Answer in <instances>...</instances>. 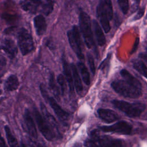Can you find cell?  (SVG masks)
<instances>
[{"mask_svg": "<svg viewBox=\"0 0 147 147\" xmlns=\"http://www.w3.org/2000/svg\"><path fill=\"white\" fill-rule=\"evenodd\" d=\"M57 82L60 85L61 88V91L62 95H64L67 88V81L64 76L62 74H60L57 78Z\"/></svg>", "mask_w": 147, "mask_h": 147, "instance_id": "26", "label": "cell"}, {"mask_svg": "<svg viewBox=\"0 0 147 147\" xmlns=\"http://www.w3.org/2000/svg\"><path fill=\"white\" fill-rule=\"evenodd\" d=\"M20 147H27V146H26V145L22 141V142H21V146H20Z\"/></svg>", "mask_w": 147, "mask_h": 147, "instance_id": "38", "label": "cell"}, {"mask_svg": "<svg viewBox=\"0 0 147 147\" xmlns=\"http://www.w3.org/2000/svg\"><path fill=\"white\" fill-rule=\"evenodd\" d=\"M45 2L48 3H51V4H53L54 3V0H45Z\"/></svg>", "mask_w": 147, "mask_h": 147, "instance_id": "36", "label": "cell"}, {"mask_svg": "<svg viewBox=\"0 0 147 147\" xmlns=\"http://www.w3.org/2000/svg\"><path fill=\"white\" fill-rule=\"evenodd\" d=\"M121 10L124 14H126L129 9L128 0H117Z\"/></svg>", "mask_w": 147, "mask_h": 147, "instance_id": "27", "label": "cell"}, {"mask_svg": "<svg viewBox=\"0 0 147 147\" xmlns=\"http://www.w3.org/2000/svg\"><path fill=\"white\" fill-rule=\"evenodd\" d=\"M0 147H8L2 136L0 134Z\"/></svg>", "mask_w": 147, "mask_h": 147, "instance_id": "34", "label": "cell"}, {"mask_svg": "<svg viewBox=\"0 0 147 147\" xmlns=\"http://www.w3.org/2000/svg\"><path fill=\"white\" fill-rule=\"evenodd\" d=\"M6 65V60L5 57L0 54V74H3V70Z\"/></svg>", "mask_w": 147, "mask_h": 147, "instance_id": "30", "label": "cell"}, {"mask_svg": "<svg viewBox=\"0 0 147 147\" xmlns=\"http://www.w3.org/2000/svg\"><path fill=\"white\" fill-rule=\"evenodd\" d=\"M2 75H3V74H0V82H1V78H2Z\"/></svg>", "mask_w": 147, "mask_h": 147, "instance_id": "40", "label": "cell"}, {"mask_svg": "<svg viewBox=\"0 0 147 147\" xmlns=\"http://www.w3.org/2000/svg\"><path fill=\"white\" fill-rule=\"evenodd\" d=\"M100 129L105 132H112L122 134H130L131 132L132 127L128 122L122 121L112 125L102 126Z\"/></svg>", "mask_w": 147, "mask_h": 147, "instance_id": "11", "label": "cell"}, {"mask_svg": "<svg viewBox=\"0 0 147 147\" xmlns=\"http://www.w3.org/2000/svg\"><path fill=\"white\" fill-rule=\"evenodd\" d=\"M135 1H136V2L137 4H138V3H140V0H135Z\"/></svg>", "mask_w": 147, "mask_h": 147, "instance_id": "39", "label": "cell"}, {"mask_svg": "<svg viewBox=\"0 0 147 147\" xmlns=\"http://www.w3.org/2000/svg\"><path fill=\"white\" fill-rule=\"evenodd\" d=\"M5 88L9 91L16 90L19 86V82L17 77L14 75L9 76L5 81Z\"/></svg>", "mask_w": 147, "mask_h": 147, "instance_id": "21", "label": "cell"}, {"mask_svg": "<svg viewBox=\"0 0 147 147\" xmlns=\"http://www.w3.org/2000/svg\"><path fill=\"white\" fill-rule=\"evenodd\" d=\"M28 144L30 147H45L42 144L34 140H32L31 138H29Z\"/></svg>", "mask_w": 147, "mask_h": 147, "instance_id": "31", "label": "cell"}, {"mask_svg": "<svg viewBox=\"0 0 147 147\" xmlns=\"http://www.w3.org/2000/svg\"><path fill=\"white\" fill-rule=\"evenodd\" d=\"M77 64L84 83L87 86L90 85V74L87 68L86 67L85 64L82 62H78Z\"/></svg>", "mask_w": 147, "mask_h": 147, "instance_id": "22", "label": "cell"}, {"mask_svg": "<svg viewBox=\"0 0 147 147\" xmlns=\"http://www.w3.org/2000/svg\"><path fill=\"white\" fill-rule=\"evenodd\" d=\"M139 57L142 59L143 60H144L147 63V54L145 53H141L139 55Z\"/></svg>", "mask_w": 147, "mask_h": 147, "instance_id": "35", "label": "cell"}, {"mask_svg": "<svg viewBox=\"0 0 147 147\" xmlns=\"http://www.w3.org/2000/svg\"><path fill=\"white\" fill-rule=\"evenodd\" d=\"M96 15L105 33L110 32V21L113 17V10L111 0H99L96 7Z\"/></svg>", "mask_w": 147, "mask_h": 147, "instance_id": "1", "label": "cell"}, {"mask_svg": "<svg viewBox=\"0 0 147 147\" xmlns=\"http://www.w3.org/2000/svg\"><path fill=\"white\" fill-rule=\"evenodd\" d=\"M40 91L42 96L45 99V100L48 102L49 105L51 106L52 109H53L59 119L62 122H65L68 120L69 117V114L67 111L64 110L59 105L56 100L53 97L50 96L48 95V93L43 84L40 85Z\"/></svg>", "mask_w": 147, "mask_h": 147, "instance_id": "9", "label": "cell"}, {"mask_svg": "<svg viewBox=\"0 0 147 147\" xmlns=\"http://www.w3.org/2000/svg\"><path fill=\"white\" fill-rule=\"evenodd\" d=\"M40 107H41L42 114L44 117L45 118V119L47 121L48 123L50 125L51 127L53 129L56 136L57 135L58 136H60V133L59 131V126L55 118L52 116L51 114L49 113V112L48 111L47 109L46 108L45 106L42 103H40Z\"/></svg>", "mask_w": 147, "mask_h": 147, "instance_id": "14", "label": "cell"}, {"mask_svg": "<svg viewBox=\"0 0 147 147\" xmlns=\"http://www.w3.org/2000/svg\"><path fill=\"white\" fill-rule=\"evenodd\" d=\"M33 114L40 132L47 140L52 141L56 137V134L50 125L37 109H33Z\"/></svg>", "mask_w": 147, "mask_h": 147, "instance_id": "7", "label": "cell"}, {"mask_svg": "<svg viewBox=\"0 0 147 147\" xmlns=\"http://www.w3.org/2000/svg\"><path fill=\"white\" fill-rule=\"evenodd\" d=\"M99 117L106 122H112L118 120L119 117L114 111L106 109H99L97 111Z\"/></svg>", "mask_w": 147, "mask_h": 147, "instance_id": "15", "label": "cell"}, {"mask_svg": "<svg viewBox=\"0 0 147 147\" xmlns=\"http://www.w3.org/2000/svg\"><path fill=\"white\" fill-rule=\"evenodd\" d=\"M139 42H140V38L138 37H137L136 38V40L134 41V43L133 44V46L132 47L131 51V53H133L134 52H135L136 51V50L137 49L138 46L139 45Z\"/></svg>", "mask_w": 147, "mask_h": 147, "instance_id": "33", "label": "cell"}, {"mask_svg": "<svg viewBox=\"0 0 147 147\" xmlns=\"http://www.w3.org/2000/svg\"><path fill=\"white\" fill-rule=\"evenodd\" d=\"M111 86L117 93L124 97L137 98L142 94V89L133 86L125 80H114L111 83Z\"/></svg>", "mask_w": 147, "mask_h": 147, "instance_id": "2", "label": "cell"}, {"mask_svg": "<svg viewBox=\"0 0 147 147\" xmlns=\"http://www.w3.org/2000/svg\"><path fill=\"white\" fill-rule=\"evenodd\" d=\"M71 68L72 74V78H73V82L75 88L76 92L78 94H80L83 91V85L82 83V80L80 77V75L78 73L77 68L74 64H71Z\"/></svg>", "mask_w": 147, "mask_h": 147, "instance_id": "18", "label": "cell"}, {"mask_svg": "<svg viewBox=\"0 0 147 147\" xmlns=\"http://www.w3.org/2000/svg\"><path fill=\"white\" fill-rule=\"evenodd\" d=\"M92 22L94 26V30L95 32V34L98 44L100 46H103L106 43V38L103 33V30L99 25V23L96 20H93Z\"/></svg>", "mask_w": 147, "mask_h": 147, "instance_id": "20", "label": "cell"}, {"mask_svg": "<svg viewBox=\"0 0 147 147\" xmlns=\"http://www.w3.org/2000/svg\"><path fill=\"white\" fill-rule=\"evenodd\" d=\"M4 129L5 131L6 137L10 147H20L16 138L12 134L10 127L7 125H6L4 127Z\"/></svg>", "mask_w": 147, "mask_h": 147, "instance_id": "24", "label": "cell"}, {"mask_svg": "<svg viewBox=\"0 0 147 147\" xmlns=\"http://www.w3.org/2000/svg\"><path fill=\"white\" fill-rule=\"evenodd\" d=\"M62 64H63V68L64 77L68 83L69 91L71 92H73L74 88V85L71 68L64 56H63L62 57Z\"/></svg>", "mask_w": 147, "mask_h": 147, "instance_id": "16", "label": "cell"}, {"mask_svg": "<svg viewBox=\"0 0 147 147\" xmlns=\"http://www.w3.org/2000/svg\"><path fill=\"white\" fill-rule=\"evenodd\" d=\"M24 121L29 134L34 138H37V131L33 117L28 109H26L24 114Z\"/></svg>", "mask_w": 147, "mask_h": 147, "instance_id": "12", "label": "cell"}, {"mask_svg": "<svg viewBox=\"0 0 147 147\" xmlns=\"http://www.w3.org/2000/svg\"><path fill=\"white\" fill-rule=\"evenodd\" d=\"M79 26L80 31L87 47L89 49L95 48V44L91 30L90 18L86 12L83 11H81L79 14Z\"/></svg>", "mask_w": 147, "mask_h": 147, "instance_id": "4", "label": "cell"}, {"mask_svg": "<svg viewBox=\"0 0 147 147\" xmlns=\"http://www.w3.org/2000/svg\"><path fill=\"white\" fill-rule=\"evenodd\" d=\"M87 57L88 64L89 65L90 71L92 72V74L94 75L95 73V65L94 57L90 53H87Z\"/></svg>", "mask_w": 147, "mask_h": 147, "instance_id": "28", "label": "cell"}, {"mask_svg": "<svg viewBox=\"0 0 147 147\" xmlns=\"http://www.w3.org/2000/svg\"><path fill=\"white\" fill-rule=\"evenodd\" d=\"M49 85L51 90H52L53 92L54 93L55 96L56 98H59V88L56 84V83L55 82L54 74L53 73L51 74L49 76Z\"/></svg>", "mask_w": 147, "mask_h": 147, "instance_id": "25", "label": "cell"}, {"mask_svg": "<svg viewBox=\"0 0 147 147\" xmlns=\"http://www.w3.org/2000/svg\"><path fill=\"white\" fill-rule=\"evenodd\" d=\"M146 51H147V48H146Z\"/></svg>", "mask_w": 147, "mask_h": 147, "instance_id": "42", "label": "cell"}, {"mask_svg": "<svg viewBox=\"0 0 147 147\" xmlns=\"http://www.w3.org/2000/svg\"><path fill=\"white\" fill-rule=\"evenodd\" d=\"M34 26L38 36H42L47 29V23L44 17L42 14L36 16L33 20Z\"/></svg>", "mask_w": 147, "mask_h": 147, "instance_id": "17", "label": "cell"}, {"mask_svg": "<svg viewBox=\"0 0 147 147\" xmlns=\"http://www.w3.org/2000/svg\"><path fill=\"white\" fill-rule=\"evenodd\" d=\"M120 74L122 76V77L123 78V80H126L130 84H132L133 86L142 89V85L141 82L136 78H135L133 75H131L127 70L125 69H123L121 70Z\"/></svg>", "mask_w": 147, "mask_h": 147, "instance_id": "19", "label": "cell"}, {"mask_svg": "<svg viewBox=\"0 0 147 147\" xmlns=\"http://www.w3.org/2000/svg\"><path fill=\"white\" fill-rule=\"evenodd\" d=\"M144 11H145V9L144 7H141L139 9V10L138 11V12L137 13V14H136V16L134 17V20H138L139 19H140L144 15Z\"/></svg>", "mask_w": 147, "mask_h": 147, "instance_id": "32", "label": "cell"}, {"mask_svg": "<svg viewBox=\"0 0 147 147\" xmlns=\"http://www.w3.org/2000/svg\"><path fill=\"white\" fill-rule=\"evenodd\" d=\"M91 136V138L96 142L99 147H122V146L121 140L107 136H100L96 130L92 131Z\"/></svg>", "mask_w": 147, "mask_h": 147, "instance_id": "10", "label": "cell"}, {"mask_svg": "<svg viewBox=\"0 0 147 147\" xmlns=\"http://www.w3.org/2000/svg\"><path fill=\"white\" fill-rule=\"evenodd\" d=\"M132 65L136 70L147 79V66L142 61L134 60L132 61Z\"/></svg>", "mask_w": 147, "mask_h": 147, "instance_id": "23", "label": "cell"}, {"mask_svg": "<svg viewBox=\"0 0 147 147\" xmlns=\"http://www.w3.org/2000/svg\"><path fill=\"white\" fill-rule=\"evenodd\" d=\"M1 93H2V91L0 90V95L1 94Z\"/></svg>", "mask_w": 147, "mask_h": 147, "instance_id": "41", "label": "cell"}, {"mask_svg": "<svg viewBox=\"0 0 147 147\" xmlns=\"http://www.w3.org/2000/svg\"><path fill=\"white\" fill-rule=\"evenodd\" d=\"M112 104L118 110L130 118L140 116L145 109V105L142 103H129L124 100H114Z\"/></svg>", "mask_w": 147, "mask_h": 147, "instance_id": "5", "label": "cell"}, {"mask_svg": "<svg viewBox=\"0 0 147 147\" xmlns=\"http://www.w3.org/2000/svg\"><path fill=\"white\" fill-rule=\"evenodd\" d=\"M20 6L26 12L32 14L41 12L47 16L52 12L53 5L41 0H21Z\"/></svg>", "mask_w": 147, "mask_h": 147, "instance_id": "3", "label": "cell"}, {"mask_svg": "<svg viewBox=\"0 0 147 147\" xmlns=\"http://www.w3.org/2000/svg\"><path fill=\"white\" fill-rule=\"evenodd\" d=\"M67 37L72 49L79 59H83L84 58V55L82 49L80 32L76 25H74L71 30L68 31Z\"/></svg>", "mask_w": 147, "mask_h": 147, "instance_id": "8", "label": "cell"}, {"mask_svg": "<svg viewBox=\"0 0 147 147\" xmlns=\"http://www.w3.org/2000/svg\"><path fill=\"white\" fill-rule=\"evenodd\" d=\"M84 146L86 147H99L96 142L92 138H89L85 140Z\"/></svg>", "mask_w": 147, "mask_h": 147, "instance_id": "29", "label": "cell"}, {"mask_svg": "<svg viewBox=\"0 0 147 147\" xmlns=\"http://www.w3.org/2000/svg\"><path fill=\"white\" fill-rule=\"evenodd\" d=\"M72 147H82V146L79 144H75Z\"/></svg>", "mask_w": 147, "mask_h": 147, "instance_id": "37", "label": "cell"}, {"mask_svg": "<svg viewBox=\"0 0 147 147\" xmlns=\"http://www.w3.org/2000/svg\"><path fill=\"white\" fill-rule=\"evenodd\" d=\"M13 34L17 36L18 45L22 55H26L33 50L34 42L33 38L26 29H17L16 28Z\"/></svg>", "mask_w": 147, "mask_h": 147, "instance_id": "6", "label": "cell"}, {"mask_svg": "<svg viewBox=\"0 0 147 147\" xmlns=\"http://www.w3.org/2000/svg\"><path fill=\"white\" fill-rule=\"evenodd\" d=\"M0 49L3 50L10 59L14 58L18 52V49L14 41L10 38L5 39L3 41Z\"/></svg>", "mask_w": 147, "mask_h": 147, "instance_id": "13", "label": "cell"}]
</instances>
